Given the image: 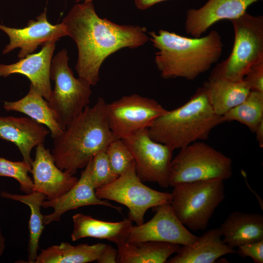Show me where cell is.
Returning <instances> with one entry per match:
<instances>
[{"mask_svg": "<svg viewBox=\"0 0 263 263\" xmlns=\"http://www.w3.org/2000/svg\"><path fill=\"white\" fill-rule=\"evenodd\" d=\"M62 22L77 47L78 77L91 86L99 80L100 67L109 56L123 48H138L149 40L144 27L120 25L99 17L92 2L75 4Z\"/></svg>", "mask_w": 263, "mask_h": 263, "instance_id": "cell-1", "label": "cell"}, {"mask_svg": "<svg viewBox=\"0 0 263 263\" xmlns=\"http://www.w3.org/2000/svg\"><path fill=\"white\" fill-rule=\"evenodd\" d=\"M157 51L154 61L163 78L192 80L207 71L222 54L223 43L218 31L199 38H188L160 29L149 33Z\"/></svg>", "mask_w": 263, "mask_h": 263, "instance_id": "cell-2", "label": "cell"}, {"mask_svg": "<svg viewBox=\"0 0 263 263\" xmlns=\"http://www.w3.org/2000/svg\"><path fill=\"white\" fill-rule=\"evenodd\" d=\"M106 102L99 97L92 107L87 106L53 138L51 151L61 170L74 175L85 168L99 151L106 150L117 138L111 130L105 114Z\"/></svg>", "mask_w": 263, "mask_h": 263, "instance_id": "cell-3", "label": "cell"}, {"mask_svg": "<svg viewBox=\"0 0 263 263\" xmlns=\"http://www.w3.org/2000/svg\"><path fill=\"white\" fill-rule=\"evenodd\" d=\"M223 123L222 116L214 112L202 87L186 103L167 110L147 129L153 140L174 150L207 140L211 131Z\"/></svg>", "mask_w": 263, "mask_h": 263, "instance_id": "cell-4", "label": "cell"}, {"mask_svg": "<svg viewBox=\"0 0 263 263\" xmlns=\"http://www.w3.org/2000/svg\"><path fill=\"white\" fill-rule=\"evenodd\" d=\"M230 21L234 31L232 51L213 69L209 78L242 80L250 67L263 59V16L246 12Z\"/></svg>", "mask_w": 263, "mask_h": 263, "instance_id": "cell-5", "label": "cell"}, {"mask_svg": "<svg viewBox=\"0 0 263 263\" xmlns=\"http://www.w3.org/2000/svg\"><path fill=\"white\" fill-rule=\"evenodd\" d=\"M173 188L169 204L178 219L193 231L206 229L225 198L224 181H199Z\"/></svg>", "mask_w": 263, "mask_h": 263, "instance_id": "cell-6", "label": "cell"}, {"mask_svg": "<svg viewBox=\"0 0 263 263\" xmlns=\"http://www.w3.org/2000/svg\"><path fill=\"white\" fill-rule=\"evenodd\" d=\"M231 159L202 141L193 142L180 149L172 159L169 186L207 180L225 181L232 176Z\"/></svg>", "mask_w": 263, "mask_h": 263, "instance_id": "cell-7", "label": "cell"}, {"mask_svg": "<svg viewBox=\"0 0 263 263\" xmlns=\"http://www.w3.org/2000/svg\"><path fill=\"white\" fill-rule=\"evenodd\" d=\"M67 51L63 49L52 59L50 77L55 81L48 105L63 130L67 125L88 106L92 94L91 85L75 78L68 66Z\"/></svg>", "mask_w": 263, "mask_h": 263, "instance_id": "cell-8", "label": "cell"}, {"mask_svg": "<svg viewBox=\"0 0 263 263\" xmlns=\"http://www.w3.org/2000/svg\"><path fill=\"white\" fill-rule=\"evenodd\" d=\"M97 197L121 204L129 209L128 219L136 225L144 223V216L150 208L169 203L171 193L154 190L137 176L135 164L110 184L95 190Z\"/></svg>", "mask_w": 263, "mask_h": 263, "instance_id": "cell-9", "label": "cell"}, {"mask_svg": "<svg viewBox=\"0 0 263 263\" xmlns=\"http://www.w3.org/2000/svg\"><path fill=\"white\" fill-rule=\"evenodd\" d=\"M167 111L155 100L135 94L105 105L109 126L115 136L121 139L148 129Z\"/></svg>", "mask_w": 263, "mask_h": 263, "instance_id": "cell-10", "label": "cell"}, {"mask_svg": "<svg viewBox=\"0 0 263 263\" xmlns=\"http://www.w3.org/2000/svg\"><path fill=\"white\" fill-rule=\"evenodd\" d=\"M122 139L133 156L135 171L140 179L168 188L174 150L153 140L147 129Z\"/></svg>", "mask_w": 263, "mask_h": 263, "instance_id": "cell-11", "label": "cell"}, {"mask_svg": "<svg viewBox=\"0 0 263 263\" xmlns=\"http://www.w3.org/2000/svg\"><path fill=\"white\" fill-rule=\"evenodd\" d=\"M155 208V213L150 220L131 227L127 242L156 241L184 245L192 244L197 238L178 219L169 203Z\"/></svg>", "mask_w": 263, "mask_h": 263, "instance_id": "cell-12", "label": "cell"}, {"mask_svg": "<svg viewBox=\"0 0 263 263\" xmlns=\"http://www.w3.org/2000/svg\"><path fill=\"white\" fill-rule=\"evenodd\" d=\"M0 29L8 36L10 40L2 53L7 54L19 48L20 50L18 56L20 59L32 54L39 45L43 46L51 41L56 42L67 36L62 22L53 25L48 21L46 9L37 17L36 20H29L24 28H11L0 24Z\"/></svg>", "mask_w": 263, "mask_h": 263, "instance_id": "cell-13", "label": "cell"}, {"mask_svg": "<svg viewBox=\"0 0 263 263\" xmlns=\"http://www.w3.org/2000/svg\"><path fill=\"white\" fill-rule=\"evenodd\" d=\"M92 205L104 206L119 211L121 210V207L97 197L92 181L91 159L85 167L79 179L69 190L56 199L42 202L41 207L54 208L53 213L43 215L44 224L46 225L59 221L62 215L68 211Z\"/></svg>", "mask_w": 263, "mask_h": 263, "instance_id": "cell-14", "label": "cell"}, {"mask_svg": "<svg viewBox=\"0 0 263 263\" xmlns=\"http://www.w3.org/2000/svg\"><path fill=\"white\" fill-rule=\"evenodd\" d=\"M34 190L43 193L48 200L56 199L69 190L78 179L61 170L55 164L51 152L43 144L36 147L31 164Z\"/></svg>", "mask_w": 263, "mask_h": 263, "instance_id": "cell-15", "label": "cell"}, {"mask_svg": "<svg viewBox=\"0 0 263 263\" xmlns=\"http://www.w3.org/2000/svg\"><path fill=\"white\" fill-rule=\"evenodd\" d=\"M261 0H208L202 7L191 8L186 13L185 28L193 38H199L215 23L236 19L247 8Z\"/></svg>", "mask_w": 263, "mask_h": 263, "instance_id": "cell-16", "label": "cell"}, {"mask_svg": "<svg viewBox=\"0 0 263 263\" xmlns=\"http://www.w3.org/2000/svg\"><path fill=\"white\" fill-rule=\"evenodd\" d=\"M56 42L46 43L39 52L29 54L15 63L0 64V76L6 77L14 74L26 76L31 85L47 101L52 91L50 71Z\"/></svg>", "mask_w": 263, "mask_h": 263, "instance_id": "cell-17", "label": "cell"}, {"mask_svg": "<svg viewBox=\"0 0 263 263\" xmlns=\"http://www.w3.org/2000/svg\"><path fill=\"white\" fill-rule=\"evenodd\" d=\"M49 132L43 125L30 117L0 116V138L15 144L23 161L30 165L32 149L43 144Z\"/></svg>", "mask_w": 263, "mask_h": 263, "instance_id": "cell-18", "label": "cell"}, {"mask_svg": "<svg viewBox=\"0 0 263 263\" xmlns=\"http://www.w3.org/2000/svg\"><path fill=\"white\" fill-rule=\"evenodd\" d=\"M219 228L209 229L188 245L180 247L168 263H213L220 257L237 251L224 243Z\"/></svg>", "mask_w": 263, "mask_h": 263, "instance_id": "cell-19", "label": "cell"}, {"mask_svg": "<svg viewBox=\"0 0 263 263\" xmlns=\"http://www.w3.org/2000/svg\"><path fill=\"white\" fill-rule=\"evenodd\" d=\"M219 229L224 243L233 248L238 247L263 240V216L236 211L228 215Z\"/></svg>", "mask_w": 263, "mask_h": 263, "instance_id": "cell-20", "label": "cell"}, {"mask_svg": "<svg viewBox=\"0 0 263 263\" xmlns=\"http://www.w3.org/2000/svg\"><path fill=\"white\" fill-rule=\"evenodd\" d=\"M72 219L73 230L71 236L73 241L91 237L105 239L117 245L126 241L132 225V221L129 219L117 222H107L81 213L73 215Z\"/></svg>", "mask_w": 263, "mask_h": 263, "instance_id": "cell-21", "label": "cell"}, {"mask_svg": "<svg viewBox=\"0 0 263 263\" xmlns=\"http://www.w3.org/2000/svg\"><path fill=\"white\" fill-rule=\"evenodd\" d=\"M208 101L214 112L223 116L243 102L251 90L244 80L231 81L208 78L203 86Z\"/></svg>", "mask_w": 263, "mask_h": 263, "instance_id": "cell-22", "label": "cell"}, {"mask_svg": "<svg viewBox=\"0 0 263 263\" xmlns=\"http://www.w3.org/2000/svg\"><path fill=\"white\" fill-rule=\"evenodd\" d=\"M117 246V263H165L181 247L176 244L156 241H125Z\"/></svg>", "mask_w": 263, "mask_h": 263, "instance_id": "cell-23", "label": "cell"}, {"mask_svg": "<svg viewBox=\"0 0 263 263\" xmlns=\"http://www.w3.org/2000/svg\"><path fill=\"white\" fill-rule=\"evenodd\" d=\"M3 108L7 111H16L28 115L39 123L46 126L53 139L63 131L54 116L48 101L30 84L28 94L15 101H4Z\"/></svg>", "mask_w": 263, "mask_h": 263, "instance_id": "cell-24", "label": "cell"}, {"mask_svg": "<svg viewBox=\"0 0 263 263\" xmlns=\"http://www.w3.org/2000/svg\"><path fill=\"white\" fill-rule=\"evenodd\" d=\"M107 244L73 245L63 242L42 250L35 263H87L97 261Z\"/></svg>", "mask_w": 263, "mask_h": 263, "instance_id": "cell-25", "label": "cell"}, {"mask_svg": "<svg viewBox=\"0 0 263 263\" xmlns=\"http://www.w3.org/2000/svg\"><path fill=\"white\" fill-rule=\"evenodd\" d=\"M0 195L4 198L24 203L30 208L28 263H35L38 256L39 240L45 226L44 216L41 212L40 207L42 202L46 199V196L37 191L26 195L12 194L2 191Z\"/></svg>", "mask_w": 263, "mask_h": 263, "instance_id": "cell-26", "label": "cell"}, {"mask_svg": "<svg viewBox=\"0 0 263 263\" xmlns=\"http://www.w3.org/2000/svg\"><path fill=\"white\" fill-rule=\"evenodd\" d=\"M224 122L237 121L254 133L263 121V93L251 91L245 99L222 116Z\"/></svg>", "mask_w": 263, "mask_h": 263, "instance_id": "cell-27", "label": "cell"}, {"mask_svg": "<svg viewBox=\"0 0 263 263\" xmlns=\"http://www.w3.org/2000/svg\"><path fill=\"white\" fill-rule=\"evenodd\" d=\"M31 170V165L23 161L14 162L0 157V176L16 179L19 183L21 190L26 194L34 190L33 181L28 174Z\"/></svg>", "mask_w": 263, "mask_h": 263, "instance_id": "cell-28", "label": "cell"}, {"mask_svg": "<svg viewBox=\"0 0 263 263\" xmlns=\"http://www.w3.org/2000/svg\"><path fill=\"white\" fill-rule=\"evenodd\" d=\"M106 152L113 172L118 176L135 164L131 151L121 139L112 141Z\"/></svg>", "mask_w": 263, "mask_h": 263, "instance_id": "cell-29", "label": "cell"}, {"mask_svg": "<svg viewBox=\"0 0 263 263\" xmlns=\"http://www.w3.org/2000/svg\"><path fill=\"white\" fill-rule=\"evenodd\" d=\"M118 177L113 171L106 150L96 153L92 158V181L96 189L106 186Z\"/></svg>", "mask_w": 263, "mask_h": 263, "instance_id": "cell-30", "label": "cell"}, {"mask_svg": "<svg viewBox=\"0 0 263 263\" xmlns=\"http://www.w3.org/2000/svg\"><path fill=\"white\" fill-rule=\"evenodd\" d=\"M244 80L251 91L263 93V59L250 67Z\"/></svg>", "mask_w": 263, "mask_h": 263, "instance_id": "cell-31", "label": "cell"}, {"mask_svg": "<svg viewBox=\"0 0 263 263\" xmlns=\"http://www.w3.org/2000/svg\"><path fill=\"white\" fill-rule=\"evenodd\" d=\"M241 257H250L255 263H263V240L246 244L238 247Z\"/></svg>", "mask_w": 263, "mask_h": 263, "instance_id": "cell-32", "label": "cell"}, {"mask_svg": "<svg viewBox=\"0 0 263 263\" xmlns=\"http://www.w3.org/2000/svg\"><path fill=\"white\" fill-rule=\"evenodd\" d=\"M117 249L113 246L106 244L100 258L97 261L99 263H117Z\"/></svg>", "mask_w": 263, "mask_h": 263, "instance_id": "cell-33", "label": "cell"}, {"mask_svg": "<svg viewBox=\"0 0 263 263\" xmlns=\"http://www.w3.org/2000/svg\"><path fill=\"white\" fill-rule=\"evenodd\" d=\"M169 0H134L136 7L140 10H145L158 3Z\"/></svg>", "mask_w": 263, "mask_h": 263, "instance_id": "cell-34", "label": "cell"}, {"mask_svg": "<svg viewBox=\"0 0 263 263\" xmlns=\"http://www.w3.org/2000/svg\"><path fill=\"white\" fill-rule=\"evenodd\" d=\"M256 139L260 148L263 147V121L257 127L255 132Z\"/></svg>", "mask_w": 263, "mask_h": 263, "instance_id": "cell-35", "label": "cell"}, {"mask_svg": "<svg viewBox=\"0 0 263 263\" xmlns=\"http://www.w3.org/2000/svg\"><path fill=\"white\" fill-rule=\"evenodd\" d=\"M5 240L0 228V258L1 257L5 248Z\"/></svg>", "mask_w": 263, "mask_h": 263, "instance_id": "cell-36", "label": "cell"}, {"mask_svg": "<svg viewBox=\"0 0 263 263\" xmlns=\"http://www.w3.org/2000/svg\"><path fill=\"white\" fill-rule=\"evenodd\" d=\"M76 2H78L79 1H83L85 3L91 2H92L93 0H75Z\"/></svg>", "mask_w": 263, "mask_h": 263, "instance_id": "cell-37", "label": "cell"}]
</instances>
